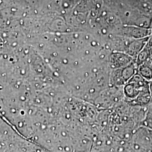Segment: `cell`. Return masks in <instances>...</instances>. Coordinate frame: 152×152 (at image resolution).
<instances>
[{
	"mask_svg": "<svg viewBox=\"0 0 152 152\" xmlns=\"http://www.w3.org/2000/svg\"><path fill=\"white\" fill-rule=\"evenodd\" d=\"M135 60L131 56L121 52L113 53L110 56V65L114 69H120L129 65Z\"/></svg>",
	"mask_w": 152,
	"mask_h": 152,
	"instance_id": "6da1fadb",
	"label": "cell"
},
{
	"mask_svg": "<svg viewBox=\"0 0 152 152\" xmlns=\"http://www.w3.org/2000/svg\"><path fill=\"white\" fill-rule=\"evenodd\" d=\"M137 73L147 81L152 80V68L147 64L142 63L139 65Z\"/></svg>",
	"mask_w": 152,
	"mask_h": 152,
	"instance_id": "3957f363",
	"label": "cell"
},
{
	"mask_svg": "<svg viewBox=\"0 0 152 152\" xmlns=\"http://www.w3.org/2000/svg\"><path fill=\"white\" fill-rule=\"evenodd\" d=\"M151 38L150 37L145 38L134 39L129 46L127 50V54L131 56L135 59L137 55L141 51L145 46L147 45Z\"/></svg>",
	"mask_w": 152,
	"mask_h": 152,
	"instance_id": "7a4b0ae2",
	"label": "cell"
}]
</instances>
